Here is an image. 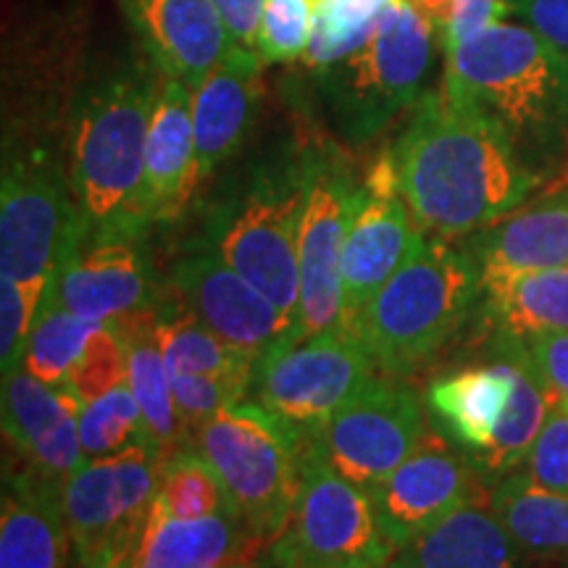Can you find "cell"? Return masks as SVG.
Segmentation results:
<instances>
[{
  "label": "cell",
  "instance_id": "cell-4",
  "mask_svg": "<svg viewBox=\"0 0 568 568\" xmlns=\"http://www.w3.org/2000/svg\"><path fill=\"white\" fill-rule=\"evenodd\" d=\"M481 280L464 247L426 237L347 332L379 372L406 376L429 364L479 305Z\"/></svg>",
  "mask_w": 568,
  "mask_h": 568
},
{
  "label": "cell",
  "instance_id": "cell-34",
  "mask_svg": "<svg viewBox=\"0 0 568 568\" xmlns=\"http://www.w3.org/2000/svg\"><path fill=\"white\" fill-rule=\"evenodd\" d=\"M159 500L176 518H205L216 514L240 518L219 474L195 447H184L163 460Z\"/></svg>",
  "mask_w": 568,
  "mask_h": 568
},
{
  "label": "cell",
  "instance_id": "cell-33",
  "mask_svg": "<svg viewBox=\"0 0 568 568\" xmlns=\"http://www.w3.org/2000/svg\"><path fill=\"white\" fill-rule=\"evenodd\" d=\"M103 324L88 322L59 303L45 301L40 305L38 322L32 326L30 343H27L24 366L32 376L51 387H61L71 368L88 345V339L101 329Z\"/></svg>",
  "mask_w": 568,
  "mask_h": 568
},
{
  "label": "cell",
  "instance_id": "cell-16",
  "mask_svg": "<svg viewBox=\"0 0 568 568\" xmlns=\"http://www.w3.org/2000/svg\"><path fill=\"white\" fill-rule=\"evenodd\" d=\"M479 481L464 453L450 450L437 432H426L416 450L368 495L382 535L400 550L453 510L477 503Z\"/></svg>",
  "mask_w": 568,
  "mask_h": 568
},
{
  "label": "cell",
  "instance_id": "cell-23",
  "mask_svg": "<svg viewBox=\"0 0 568 568\" xmlns=\"http://www.w3.org/2000/svg\"><path fill=\"white\" fill-rule=\"evenodd\" d=\"M201 187L195 161L193 90L161 77L145 145V213L148 222H174Z\"/></svg>",
  "mask_w": 568,
  "mask_h": 568
},
{
  "label": "cell",
  "instance_id": "cell-30",
  "mask_svg": "<svg viewBox=\"0 0 568 568\" xmlns=\"http://www.w3.org/2000/svg\"><path fill=\"white\" fill-rule=\"evenodd\" d=\"M155 339L169 374H209L251 385L255 361L213 335L184 303L155 308Z\"/></svg>",
  "mask_w": 568,
  "mask_h": 568
},
{
  "label": "cell",
  "instance_id": "cell-19",
  "mask_svg": "<svg viewBox=\"0 0 568 568\" xmlns=\"http://www.w3.org/2000/svg\"><path fill=\"white\" fill-rule=\"evenodd\" d=\"M45 301L88 322L119 324L151 308V266L138 240H84L74 258L55 274Z\"/></svg>",
  "mask_w": 568,
  "mask_h": 568
},
{
  "label": "cell",
  "instance_id": "cell-37",
  "mask_svg": "<svg viewBox=\"0 0 568 568\" xmlns=\"http://www.w3.org/2000/svg\"><path fill=\"white\" fill-rule=\"evenodd\" d=\"M314 3L311 0H264L255 53L266 63L301 61L311 42Z\"/></svg>",
  "mask_w": 568,
  "mask_h": 568
},
{
  "label": "cell",
  "instance_id": "cell-17",
  "mask_svg": "<svg viewBox=\"0 0 568 568\" xmlns=\"http://www.w3.org/2000/svg\"><path fill=\"white\" fill-rule=\"evenodd\" d=\"M82 403L67 387H51L27 368L3 376V435L19 464L67 479L84 460Z\"/></svg>",
  "mask_w": 568,
  "mask_h": 568
},
{
  "label": "cell",
  "instance_id": "cell-7",
  "mask_svg": "<svg viewBox=\"0 0 568 568\" xmlns=\"http://www.w3.org/2000/svg\"><path fill=\"white\" fill-rule=\"evenodd\" d=\"M193 443L222 479L247 535L266 550L293 514L301 485V432L261 403L243 400L209 418Z\"/></svg>",
  "mask_w": 568,
  "mask_h": 568
},
{
  "label": "cell",
  "instance_id": "cell-11",
  "mask_svg": "<svg viewBox=\"0 0 568 568\" xmlns=\"http://www.w3.org/2000/svg\"><path fill=\"white\" fill-rule=\"evenodd\" d=\"M264 552L276 564L316 568H387L395 556L372 495L308 453L301 458L293 514Z\"/></svg>",
  "mask_w": 568,
  "mask_h": 568
},
{
  "label": "cell",
  "instance_id": "cell-9",
  "mask_svg": "<svg viewBox=\"0 0 568 568\" xmlns=\"http://www.w3.org/2000/svg\"><path fill=\"white\" fill-rule=\"evenodd\" d=\"M301 161V211H297V266H301V308L297 335L345 329L339 261L345 237L366 197L345 151L332 140L297 145Z\"/></svg>",
  "mask_w": 568,
  "mask_h": 568
},
{
  "label": "cell",
  "instance_id": "cell-25",
  "mask_svg": "<svg viewBox=\"0 0 568 568\" xmlns=\"http://www.w3.org/2000/svg\"><path fill=\"white\" fill-rule=\"evenodd\" d=\"M258 552V545L237 516L176 518L155 495L130 568H226L234 560L255 558Z\"/></svg>",
  "mask_w": 568,
  "mask_h": 568
},
{
  "label": "cell",
  "instance_id": "cell-1",
  "mask_svg": "<svg viewBox=\"0 0 568 568\" xmlns=\"http://www.w3.org/2000/svg\"><path fill=\"white\" fill-rule=\"evenodd\" d=\"M389 151L403 201L432 237L485 230L542 184L495 126L460 111L443 90L424 92Z\"/></svg>",
  "mask_w": 568,
  "mask_h": 568
},
{
  "label": "cell",
  "instance_id": "cell-8",
  "mask_svg": "<svg viewBox=\"0 0 568 568\" xmlns=\"http://www.w3.org/2000/svg\"><path fill=\"white\" fill-rule=\"evenodd\" d=\"M88 240L69 169L40 145L6 140L0 182V276L45 301L55 274Z\"/></svg>",
  "mask_w": 568,
  "mask_h": 568
},
{
  "label": "cell",
  "instance_id": "cell-40",
  "mask_svg": "<svg viewBox=\"0 0 568 568\" xmlns=\"http://www.w3.org/2000/svg\"><path fill=\"white\" fill-rule=\"evenodd\" d=\"M503 361L521 366L552 395L568 406V329L548 332L524 343H503L495 345Z\"/></svg>",
  "mask_w": 568,
  "mask_h": 568
},
{
  "label": "cell",
  "instance_id": "cell-35",
  "mask_svg": "<svg viewBox=\"0 0 568 568\" xmlns=\"http://www.w3.org/2000/svg\"><path fill=\"white\" fill-rule=\"evenodd\" d=\"M80 439L84 460L113 458L142 443V439H151L130 382L82 406Z\"/></svg>",
  "mask_w": 568,
  "mask_h": 568
},
{
  "label": "cell",
  "instance_id": "cell-20",
  "mask_svg": "<svg viewBox=\"0 0 568 568\" xmlns=\"http://www.w3.org/2000/svg\"><path fill=\"white\" fill-rule=\"evenodd\" d=\"M0 568H82L63 510V479L24 464L6 466Z\"/></svg>",
  "mask_w": 568,
  "mask_h": 568
},
{
  "label": "cell",
  "instance_id": "cell-22",
  "mask_svg": "<svg viewBox=\"0 0 568 568\" xmlns=\"http://www.w3.org/2000/svg\"><path fill=\"white\" fill-rule=\"evenodd\" d=\"M479 280L568 268V184L464 237Z\"/></svg>",
  "mask_w": 568,
  "mask_h": 568
},
{
  "label": "cell",
  "instance_id": "cell-44",
  "mask_svg": "<svg viewBox=\"0 0 568 568\" xmlns=\"http://www.w3.org/2000/svg\"><path fill=\"white\" fill-rule=\"evenodd\" d=\"M211 3L216 6L219 17H222L232 45L255 51L264 0H211Z\"/></svg>",
  "mask_w": 568,
  "mask_h": 568
},
{
  "label": "cell",
  "instance_id": "cell-31",
  "mask_svg": "<svg viewBox=\"0 0 568 568\" xmlns=\"http://www.w3.org/2000/svg\"><path fill=\"white\" fill-rule=\"evenodd\" d=\"M552 403L556 400H552L548 389L539 385L529 372L516 366L514 397H510L506 418H503L493 445L481 456L468 460L481 481L495 485V481L510 477V474H516L518 468L527 464L531 445L537 443L539 432L548 422Z\"/></svg>",
  "mask_w": 568,
  "mask_h": 568
},
{
  "label": "cell",
  "instance_id": "cell-6",
  "mask_svg": "<svg viewBox=\"0 0 568 568\" xmlns=\"http://www.w3.org/2000/svg\"><path fill=\"white\" fill-rule=\"evenodd\" d=\"M437 42L435 27L395 0L364 48L316 74V90L339 138L364 145L414 109L429 92Z\"/></svg>",
  "mask_w": 568,
  "mask_h": 568
},
{
  "label": "cell",
  "instance_id": "cell-13",
  "mask_svg": "<svg viewBox=\"0 0 568 568\" xmlns=\"http://www.w3.org/2000/svg\"><path fill=\"white\" fill-rule=\"evenodd\" d=\"M426 432L424 403L414 389L374 376L347 406L303 439V453L372 493L416 450Z\"/></svg>",
  "mask_w": 568,
  "mask_h": 568
},
{
  "label": "cell",
  "instance_id": "cell-45",
  "mask_svg": "<svg viewBox=\"0 0 568 568\" xmlns=\"http://www.w3.org/2000/svg\"><path fill=\"white\" fill-rule=\"evenodd\" d=\"M253 560H255V568H316V566H284V564H276V560L268 558L264 550H261Z\"/></svg>",
  "mask_w": 568,
  "mask_h": 568
},
{
  "label": "cell",
  "instance_id": "cell-39",
  "mask_svg": "<svg viewBox=\"0 0 568 568\" xmlns=\"http://www.w3.org/2000/svg\"><path fill=\"white\" fill-rule=\"evenodd\" d=\"M176 410H180L190 439L201 426L222 410L237 406L251 395V385L240 379L209 374H169Z\"/></svg>",
  "mask_w": 568,
  "mask_h": 568
},
{
  "label": "cell",
  "instance_id": "cell-21",
  "mask_svg": "<svg viewBox=\"0 0 568 568\" xmlns=\"http://www.w3.org/2000/svg\"><path fill=\"white\" fill-rule=\"evenodd\" d=\"M261 69L264 61L258 53L232 45L193 92L197 182H205L234 159L251 134L264 92Z\"/></svg>",
  "mask_w": 568,
  "mask_h": 568
},
{
  "label": "cell",
  "instance_id": "cell-43",
  "mask_svg": "<svg viewBox=\"0 0 568 568\" xmlns=\"http://www.w3.org/2000/svg\"><path fill=\"white\" fill-rule=\"evenodd\" d=\"M514 17L568 55V0H510Z\"/></svg>",
  "mask_w": 568,
  "mask_h": 568
},
{
  "label": "cell",
  "instance_id": "cell-3",
  "mask_svg": "<svg viewBox=\"0 0 568 568\" xmlns=\"http://www.w3.org/2000/svg\"><path fill=\"white\" fill-rule=\"evenodd\" d=\"M161 71L145 53L84 82L71 101L67 169L88 240H140L145 145Z\"/></svg>",
  "mask_w": 568,
  "mask_h": 568
},
{
  "label": "cell",
  "instance_id": "cell-42",
  "mask_svg": "<svg viewBox=\"0 0 568 568\" xmlns=\"http://www.w3.org/2000/svg\"><path fill=\"white\" fill-rule=\"evenodd\" d=\"M518 471H524L537 487L550 489V493L568 495V406L556 400L552 403L548 422L539 432L537 443Z\"/></svg>",
  "mask_w": 568,
  "mask_h": 568
},
{
  "label": "cell",
  "instance_id": "cell-46",
  "mask_svg": "<svg viewBox=\"0 0 568 568\" xmlns=\"http://www.w3.org/2000/svg\"><path fill=\"white\" fill-rule=\"evenodd\" d=\"M226 568H255V560L253 558H245V560H234V564H230Z\"/></svg>",
  "mask_w": 568,
  "mask_h": 568
},
{
  "label": "cell",
  "instance_id": "cell-14",
  "mask_svg": "<svg viewBox=\"0 0 568 568\" xmlns=\"http://www.w3.org/2000/svg\"><path fill=\"white\" fill-rule=\"evenodd\" d=\"M426 243V232L416 224L408 203L397 187L393 151H382L366 174V197L355 213L339 261L343 290V324L366 308L379 287L397 268L414 258Z\"/></svg>",
  "mask_w": 568,
  "mask_h": 568
},
{
  "label": "cell",
  "instance_id": "cell-29",
  "mask_svg": "<svg viewBox=\"0 0 568 568\" xmlns=\"http://www.w3.org/2000/svg\"><path fill=\"white\" fill-rule=\"evenodd\" d=\"M489 510L529 560L568 566V495L537 487L516 471L495 481Z\"/></svg>",
  "mask_w": 568,
  "mask_h": 568
},
{
  "label": "cell",
  "instance_id": "cell-10",
  "mask_svg": "<svg viewBox=\"0 0 568 568\" xmlns=\"http://www.w3.org/2000/svg\"><path fill=\"white\" fill-rule=\"evenodd\" d=\"M163 450L142 439L113 458L88 460L63 479V510L82 568H130L159 495Z\"/></svg>",
  "mask_w": 568,
  "mask_h": 568
},
{
  "label": "cell",
  "instance_id": "cell-47",
  "mask_svg": "<svg viewBox=\"0 0 568 568\" xmlns=\"http://www.w3.org/2000/svg\"><path fill=\"white\" fill-rule=\"evenodd\" d=\"M311 3H314V6H316V3H322V0H311Z\"/></svg>",
  "mask_w": 568,
  "mask_h": 568
},
{
  "label": "cell",
  "instance_id": "cell-24",
  "mask_svg": "<svg viewBox=\"0 0 568 568\" xmlns=\"http://www.w3.org/2000/svg\"><path fill=\"white\" fill-rule=\"evenodd\" d=\"M516 366L495 361L487 366L460 368L439 376L426 389V414L437 435L474 460L493 445L510 406Z\"/></svg>",
  "mask_w": 568,
  "mask_h": 568
},
{
  "label": "cell",
  "instance_id": "cell-15",
  "mask_svg": "<svg viewBox=\"0 0 568 568\" xmlns=\"http://www.w3.org/2000/svg\"><path fill=\"white\" fill-rule=\"evenodd\" d=\"M176 301L187 305L213 335L258 361L284 339H297V324L237 274L209 245L182 255L172 268Z\"/></svg>",
  "mask_w": 568,
  "mask_h": 568
},
{
  "label": "cell",
  "instance_id": "cell-38",
  "mask_svg": "<svg viewBox=\"0 0 568 568\" xmlns=\"http://www.w3.org/2000/svg\"><path fill=\"white\" fill-rule=\"evenodd\" d=\"M435 27L443 48H456L514 13L510 0H400Z\"/></svg>",
  "mask_w": 568,
  "mask_h": 568
},
{
  "label": "cell",
  "instance_id": "cell-12",
  "mask_svg": "<svg viewBox=\"0 0 568 568\" xmlns=\"http://www.w3.org/2000/svg\"><path fill=\"white\" fill-rule=\"evenodd\" d=\"M374 368L347 329L284 339L255 361L251 400L295 426L305 439L374 379Z\"/></svg>",
  "mask_w": 568,
  "mask_h": 568
},
{
  "label": "cell",
  "instance_id": "cell-36",
  "mask_svg": "<svg viewBox=\"0 0 568 568\" xmlns=\"http://www.w3.org/2000/svg\"><path fill=\"white\" fill-rule=\"evenodd\" d=\"M130 376V361H126V345L122 339V332L113 324H103L84 345V351L71 368L67 387L82 406L98 400V397L109 395L111 389L122 387Z\"/></svg>",
  "mask_w": 568,
  "mask_h": 568
},
{
  "label": "cell",
  "instance_id": "cell-28",
  "mask_svg": "<svg viewBox=\"0 0 568 568\" xmlns=\"http://www.w3.org/2000/svg\"><path fill=\"white\" fill-rule=\"evenodd\" d=\"M113 326L122 332L126 345V361H130L126 382L145 418L148 437L161 447L163 456H174L176 450L187 447L190 435L176 410L172 376L155 339V308L151 305V308L138 311Z\"/></svg>",
  "mask_w": 568,
  "mask_h": 568
},
{
  "label": "cell",
  "instance_id": "cell-26",
  "mask_svg": "<svg viewBox=\"0 0 568 568\" xmlns=\"http://www.w3.org/2000/svg\"><path fill=\"white\" fill-rule=\"evenodd\" d=\"M527 560L493 510L468 503L395 550L387 568H527Z\"/></svg>",
  "mask_w": 568,
  "mask_h": 568
},
{
  "label": "cell",
  "instance_id": "cell-2",
  "mask_svg": "<svg viewBox=\"0 0 568 568\" xmlns=\"http://www.w3.org/2000/svg\"><path fill=\"white\" fill-rule=\"evenodd\" d=\"M439 90L495 126L542 182L568 155V55L527 24L497 21L447 48Z\"/></svg>",
  "mask_w": 568,
  "mask_h": 568
},
{
  "label": "cell",
  "instance_id": "cell-18",
  "mask_svg": "<svg viewBox=\"0 0 568 568\" xmlns=\"http://www.w3.org/2000/svg\"><path fill=\"white\" fill-rule=\"evenodd\" d=\"M116 6L153 67L193 92L232 48L211 0H116Z\"/></svg>",
  "mask_w": 568,
  "mask_h": 568
},
{
  "label": "cell",
  "instance_id": "cell-41",
  "mask_svg": "<svg viewBox=\"0 0 568 568\" xmlns=\"http://www.w3.org/2000/svg\"><path fill=\"white\" fill-rule=\"evenodd\" d=\"M42 297L11 276H0V368L3 376L24 366L27 343L38 322Z\"/></svg>",
  "mask_w": 568,
  "mask_h": 568
},
{
  "label": "cell",
  "instance_id": "cell-32",
  "mask_svg": "<svg viewBox=\"0 0 568 568\" xmlns=\"http://www.w3.org/2000/svg\"><path fill=\"white\" fill-rule=\"evenodd\" d=\"M395 0H322L314 6L311 42L303 53V69L322 74L364 48Z\"/></svg>",
  "mask_w": 568,
  "mask_h": 568
},
{
  "label": "cell",
  "instance_id": "cell-27",
  "mask_svg": "<svg viewBox=\"0 0 568 568\" xmlns=\"http://www.w3.org/2000/svg\"><path fill=\"white\" fill-rule=\"evenodd\" d=\"M479 314L495 345L568 329V268L508 274L481 282Z\"/></svg>",
  "mask_w": 568,
  "mask_h": 568
},
{
  "label": "cell",
  "instance_id": "cell-48",
  "mask_svg": "<svg viewBox=\"0 0 568 568\" xmlns=\"http://www.w3.org/2000/svg\"><path fill=\"white\" fill-rule=\"evenodd\" d=\"M560 568H568V566H560Z\"/></svg>",
  "mask_w": 568,
  "mask_h": 568
},
{
  "label": "cell",
  "instance_id": "cell-5",
  "mask_svg": "<svg viewBox=\"0 0 568 568\" xmlns=\"http://www.w3.org/2000/svg\"><path fill=\"white\" fill-rule=\"evenodd\" d=\"M297 211L301 161L297 148H290L247 166L243 180L219 197L205 222V245L295 324L301 308Z\"/></svg>",
  "mask_w": 568,
  "mask_h": 568
}]
</instances>
